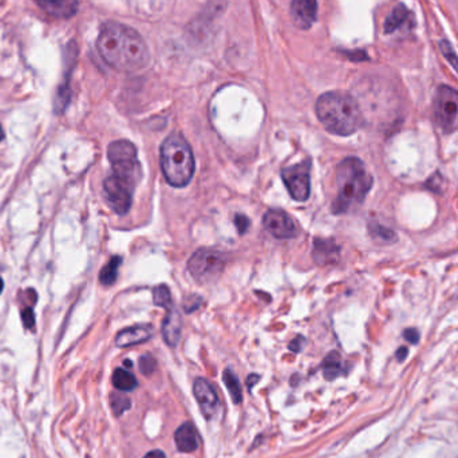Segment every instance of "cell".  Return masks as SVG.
<instances>
[{
	"label": "cell",
	"instance_id": "484cf974",
	"mask_svg": "<svg viewBox=\"0 0 458 458\" xmlns=\"http://www.w3.org/2000/svg\"><path fill=\"white\" fill-rule=\"evenodd\" d=\"M440 47H441V51H443V57L446 60H449V63L456 69L458 72V57L456 54V51L453 50L452 45L447 42V41H443L440 43Z\"/></svg>",
	"mask_w": 458,
	"mask_h": 458
},
{
	"label": "cell",
	"instance_id": "83f0119b",
	"mask_svg": "<svg viewBox=\"0 0 458 458\" xmlns=\"http://www.w3.org/2000/svg\"><path fill=\"white\" fill-rule=\"evenodd\" d=\"M441 181H443L441 175H440V173H436V175L431 176L428 182H426V188L430 189V191H433V192H441Z\"/></svg>",
	"mask_w": 458,
	"mask_h": 458
},
{
	"label": "cell",
	"instance_id": "8992f818",
	"mask_svg": "<svg viewBox=\"0 0 458 458\" xmlns=\"http://www.w3.org/2000/svg\"><path fill=\"white\" fill-rule=\"evenodd\" d=\"M434 119L445 133L458 130V91L449 86H440L434 97Z\"/></svg>",
	"mask_w": 458,
	"mask_h": 458
},
{
	"label": "cell",
	"instance_id": "7402d4cb",
	"mask_svg": "<svg viewBox=\"0 0 458 458\" xmlns=\"http://www.w3.org/2000/svg\"><path fill=\"white\" fill-rule=\"evenodd\" d=\"M222 379H224V384H227V389H228L231 397L234 399V402L240 403L243 400L241 387H240V382H238L236 375L234 374V371L229 369L225 370L224 375H222Z\"/></svg>",
	"mask_w": 458,
	"mask_h": 458
},
{
	"label": "cell",
	"instance_id": "cb8c5ba5",
	"mask_svg": "<svg viewBox=\"0 0 458 458\" xmlns=\"http://www.w3.org/2000/svg\"><path fill=\"white\" fill-rule=\"evenodd\" d=\"M153 302L156 306L159 307H166L170 309L172 304V295H170V290L168 285L165 284H160L153 290Z\"/></svg>",
	"mask_w": 458,
	"mask_h": 458
},
{
	"label": "cell",
	"instance_id": "e575fe53",
	"mask_svg": "<svg viewBox=\"0 0 458 458\" xmlns=\"http://www.w3.org/2000/svg\"><path fill=\"white\" fill-rule=\"evenodd\" d=\"M302 342H303V338H300V337H299V338H296V339L294 340L291 344H290V349H291V350H294V351H299V350H300V346H299V343H302Z\"/></svg>",
	"mask_w": 458,
	"mask_h": 458
},
{
	"label": "cell",
	"instance_id": "f1b7e54d",
	"mask_svg": "<svg viewBox=\"0 0 458 458\" xmlns=\"http://www.w3.org/2000/svg\"><path fill=\"white\" fill-rule=\"evenodd\" d=\"M235 224H236L238 234H245L247 229H248V227H250V219L247 216H244V215H236Z\"/></svg>",
	"mask_w": 458,
	"mask_h": 458
},
{
	"label": "cell",
	"instance_id": "ffe728a7",
	"mask_svg": "<svg viewBox=\"0 0 458 458\" xmlns=\"http://www.w3.org/2000/svg\"><path fill=\"white\" fill-rule=\"evenodd\" d=\"M113 384L121 391H132L137 387V379L130 371L117 369L113 374Z\"/></svg>",
	"mask_w": 458,
	"mask_h": 458
},
{
	"label": "cell",
	"instance_id": "d6986e66",
	"mask_svg": "<svg viewBox=\"0 0 458 458\" xmlns=\"http://www.w3.org/2000/svg\"><path fill=\"white\" fill-rule=\"evenodd\" d=\"M322 369H323L325 379H328V381H332L342 375L344 372V365H343L339 353L331 351L330 354L327 355L322 363Z\"/></svg>",
	"mask_w": 458,
	"mask_h": 458
},
{
	"label": "cell",
	"instance_id": "d590c367",
	"mask_svg": "<svg viewBox=\"0 0 458 458\" xmlns=\"http://www.w3.org/2000/svg\"><path fill=\"white\" fill-rule=\"evenodd\" d=\"M4 138V132H3V128H1V125H0V141Z\"/></svg>",
	"mask_w": 458,
	"mask_h": 458
},
{
	"label": "cell",
	"instance_id": "6da1fadb",
	"mask_svg": "<svg viewBox=\"0 0 458 458\" xmlns=\"http://www.w3.org/2000/svg\"><path fill=\"white\" fill-rule=\"evenodd\" d=\"M97 47L105 62L119 72H137L149 63L148 45L138 31L119 22L101 27Z\"/></svg>",
	"mask_w": 458,
	"mask_h": 458
},
{
	"label": "cell",
	"instance_id": "5bb4252c",
	"mask_svg": "<svg viewBox=\"0 0 458 458\" xmlns=\"http://www.w3.org/2000/svg\"><path fill=\"white\" fill-rule=\"evenodd\" d=\"M35 3L57 19H70L78 11V0H35Z\"/></svg>",
	"mask_w": 458,
	"mask_h": 458
},
{
	"label": "cell",
	"instance_id": "2e32d148",
	"mask_svg": "<svg viewBox=\"0 0 458 458\" xmlns=\"http://www.w3.org/2000/svg\"><path fill=\"white\" fill-rule=\"evenodd\" d=\"M175 441L180 452L192 453L198 447V433L192 424H182L175 433Z\"/></svg>",
	"mask_w": 458,
	"mask_h": 458
},
{
	"label": "cell",
	"instance_id": "277c9868",
	"mask_svg": "<svg viewBox=\"0 0 458 458\" xmlns=\"http://www.w3.org/2000/svg\"><path fill=\"white\" fill-rule=\"evenodd\" d=\"M160 161L165 180L176 188L189 184L194 175V156L188 141L180 133L169 134L161 145Z\"/></svg>",
	"mask_w": 458,
	"mask_h": 458
},
{
	"label": "cell",
	"instance_id": "4fadbf2b",
	"mask_svg": "<svg viewBox=\"0 0 458 458\" xmlns=\"http://www.w3.org/2000/svg\"><path fill=\"white\" fill-rule=\"evenodd\" d=\"M340 248L332 240L316 238L314 240L312 257L319 266H331L338 263L339 260Z\"/></svg>",
	"mask_w": 458,
	"mask_h": 458
},
{
	"label": "cell",
	"instance_id": "3957f363",
	"mask_svg": "<svg viewBox=\"0 0 458 458\" xmlns=\"http://www.w3.org/2000/svg\"><path fill=\"white\" fill-rule=\"evenodd\" d=\"M372 181L365 163L359 159H344L337 168L338 194L332 204V212L342 215L361 206L372 187Z\"/></svg>",
	"mask_w": 458,
	"mask_h": 458
},
{
	"label": "cell",
	"instance_id": "52a82bcc",
	"mask_svg": "<svg viewBox=\"0 0 458 458\" xmlns=\"http://www.w3.org/2000/svg\"><path fill=\"white\" fill-rule=\"evenodd\" d=\"M225 262L227 256L222 252L201 248L193 253L188 262V269L193 279L206 283L219 276Z\"/></svg>",
	"mask_w": 458,
	"mask_h": 458
},
{
	"label": "cell",
	"instance_id": "5b68a950",
	"mask_svg": "<svg viewBox=\"0 0 458 458\" xmlns=\"http://www.w3.org/2000/svg\"><path fill=\"white\" fill-rule=\"evenodd\" d=\"M107 157L113 168V175L135 188L142 177V169L134 144L126 140L114 141L107 148Z\"/></svg>",
	"mask_w": 458,
	"mask_h": 458
},
{
	"label": "cell",
	"instance_id": "d6a6232c",
	"mask_svg": "<svg viewBox=\"0 0 458 458\" xmlns=\"http://www.w3.org/2000/svg\"><path fill=\"white\" fill-rule=\"evenodd\" d=\"M408 354H409L408 347H399L398 350H397V353H396V356H397L398 362H403V361L406 359Z\"/></svg>",
	"mask_w": 458,
	"mask_h": 458
},
{
	"label": "cell",
	"instance_id": "4dcf8cb0",
	"mask_svg": "<svg viewBox=\"0 0 458 458\" xmlns=\"http://www.w3.org/2000/svg\"><path fill=\"white\" fill-rule=\"evenodd\" d=\"M22 319L27 328H32L35 325V316H34V312L31 309H27L22 312Z\"/></svg>",
	"mask_w": 458,
	"mask_h": 458
},
{
	"label": "cell",
	"instance_id": "8d00e7d4",
	"mask_svg": "<svg viewBox=\"0 0 458 458\" xmlns=\"http://www.w3.org/2000/svg\"><path fill=\"white\" fill-rule=\"evenodd\" d=\"M3 287H4V284H3V281L0 279V294H1V291H3Z\"/></svg>",
	"mask_w": 458,
	"mask_h": 458
},
{
	"label": "cell",
	"instance_id": "7a4b0ae2",
	"mask_svg": "<svg viewBox=\"0 0 458 458\" xmlns=\"http://www.w3.org/2000/svg\"><path fill=\"white\" fill-rule=\"evenodd\" d=\"M316 116L330 133L351 135L363 125V114L358 102L343 91H330L316 101Z\"/></svg>",
	"mask_w": 458,
	"mask_h": 458
},
{
	"label": "cell",
	"instance_id": "603a6c76",
	"mask_svg": "<svg viewBox=\"0 0 458 458\" xmlns=\"http://www.w3.org/2000/svg\"><path fill=\"white\" fill-rule=\"evenodd\" d=\"M370 235L374 237L375 240L378 241H382V243H394L396 238H397V235L394 231L389 229V228H384L382 225L374 222V224H370Z\"/></svg>",
	"mask_w": 458,
	"mask_h": 458
},
{
	"label": "cell",
	"instance_id": "ba28073f",
	"mask_svg": "<svg viewBox=\"0 0 458 458\" xmlns=\"http://www.w3.org/2000/svg\"><path fill=\"white\" fill-rule=\"evenodd\" d=\"M310 161L296 163L281 170V178L291 197L296 201H306L311 192Z\"/></svg>",
	"mask_w": 458,
	"mask_h": 458
},
{
	"label": "cell",
	"instance_id": "8fae6325",
	"mask_svg": "<svg viewBox=\"0 0 458 458\" xmlns=\"http://www.w3.org/2000/svg\"><path fill=\"white\" fill-rule=\"evenodd\" d=\"M193 393L206 418H213L215 415H217L220 409V400L215 387L209 384L207 379H196L193 384Z\"/></svg>",
	"mask_w": 458,
	"mask_h": 458
},
{
	"label": "cell",
	"instance_id": "9c48e42d",
	"mask_svg": "<svg viewBox=\"0 0 458 458\" xmlns=\"http://www.w3.org/2000/svg\"><path fill=\"white\" fill-rule=\"evenodd\" d=\"M104 192L107 204L116 213L126 215L129 212L133 201V185L112 175L105 180Z\"/></svg>",
	"mask_w": 458,
	"mask_h": 458
},
{
	"label": "cell",
	"instance_id": "f546056e",
	"mask_svg": "<svg viewBox=\"0 0 458 458\" xmlns=\"http://www.w3.org/2000/svg\"><path fill=\"white\" fill-rule=\"evenodd\" d=\"M403 338L412 344H417L419 342V331L417 328H408L403 331Z\"/></svg>",
	"mask_w": 458,
	"mask_h": 458
},
{
	"label": "cell",
	"instance_id": "44dd1931",
	"mask_svg": "<svg viewBox=\"0 0 458 458\" xmlns=\"http://www.w3.org/2000/svg\"><path fill=\"white\" fill-rule=\"evenodd\" d=\"M122 263V259L119 256H114L109 260V263L101 269V274H100V281L104 284V285H112L116 279H117V275H119V268Z\"/></svg>",
	"mask_w": 458,
	"mask_h": 458
},
{
	"label": "cell",
	"instance_id": "7c38bea8",
	"mask_svg": "<svg viewBox=\"0 0 458 458\" xmlns=\"http://www.w3.org/2000/svg\"><path fill=\"white\" fill-rule=\"evenodd\" d=\"M292 20L299 29L307 30L318 19L316 0H292L291 4Z\"/></svg>",
	"mask_w": 458,
	"mask_h": 458
},
{
	"label": "cell",
	"instance_id": "e0dca14e",
	"mask_svg": "<svg viewBox=\"0 0 458 458\" xmlns=\"http://www.w3.org/2000/svg\"><path fill=\"white\" fill-rule=\"evenodd\" d=\"M181 328H182L181 316L178 315L177 311L170 309L168 311L163 323V339L170 347L177 346L178 340L181 337Z\"/></svg>",
	"mask_w": 458,
	"mask_h": 458
},
{
	"label": "cell",
	"instance_id": "ac0fdd59",
	"mask_svg": "<svg viewBox=\"0 0 458 458\" xmlns=\"http://www.w3.org/2000/svg\"><path fill=\"white\" fill-rule=\"evenodd\" d=\"M409 16H410V13H409V10L403 4L396 6L393 8V11L387 15L386 20H384V32L386 34H391V32L398 30L400 26L405 25V22H408Z\"/></svg>",
	"mask_w": 458,
	"mask_h": 458
},
{
	"label": "cell",
	"instance_id": "d4e9b609",
	"mask_svg": "<svg viewBox=\"0 0 458 458\" xmlns=\"http://www.w3.org/2000/svg\"><path fill=\"white\" fill-rule=\"evenodd\" d=\"M110 403H112V409H113V412H114L116 415H121V414L125 413L132 406L130 399L125 397V396H119V394H112Z\"/></svg>",
	"mask_w": 458,
	"mask_h": 458
},
{
	"label": "cell",
	"instance_id": "30bf717a",
	"mask_svg": "<svg viewBox=\"0 0 458 458\" xmlns=\"http://www.w3.org/2000/svg\"><path fill=\"white\" fill-rule=\"evenodd\" d=\"M263 224L267 231L276 238L284 240L296 236L295 222L281 209H269L264 215Z\"/></svg>",
	"mask_w": 458,
	"mask_h": 458
},
{
	"label": "cell",
	"instance_id": "836d02e7",
	"mask_svg": "<svg viewBox=\"0 0 458 458\" xmlns=\"http://www.w3.org/2000/svg\"><path fill=\"white\" fill-rule=\"evenodd\" d=\"M144 458H166V456L163 454L161 450H153V452H149L148 454Z\"/></svg>",
	"mask_w": 458,
	"mask_h": 458
},
{
	"label": "cell",
	"instance_id": "9a60e30c",
	"mask_svg": "<svg viewBox=\"0 0 458 458\" xmlns=\"http://www.w3.org/2000/svg\"><path fill=\"white\" fill-rule=\"evenodd\" d=\"M153 335V327L151 325H135L125 328L119 332L116 338V344L119 347H130L134 344L144 343L150 339Z\"/></svg>",
	"mask_w": 458,
	"mask_h": 458
},
{
	"label": "cell",
	"instance_id": "4316f807",
	"mask_svg": "<svg viewBox=\"0 0 458 458\" xmlns=\"http://www.w3.org/2000/svg\"><path fill=\"white\" fill-rule=\"evenodd\" d=\"M140 370L142 374L150 375L156 370V361L150 355H142L140 358Z\"/></svg>",
	"mask_w": 458,
	"mask_h": 458
},
{
	"label": "cell",
	"instance_id": "1f68e13d",
	"mask_svg": "<svg viewBox=\"0 0 458 458\" xmlns=\"http://www.w3.org/2000/svg\"><path fill=\"white\" fill-rule=\"evenodd\" d=\"M200 303H201V299H200L198 296H191V299H189V297L185 299V304H184V307H185V311H187L189 309V306H192V307H191V311H189V312H192V311L200 307Z\"/></svg>",
	"mask_w": 458,
	"mask_h": 458
}]
</instances>
